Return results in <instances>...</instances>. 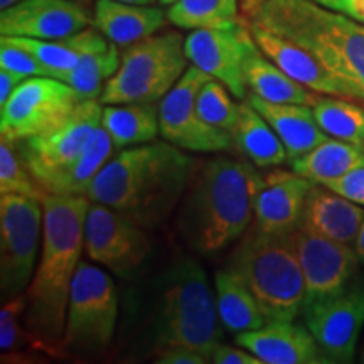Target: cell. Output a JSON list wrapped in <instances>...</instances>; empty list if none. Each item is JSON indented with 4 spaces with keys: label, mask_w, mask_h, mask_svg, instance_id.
<instances>
[{
    "label": "cell",
    "mask_w": 364,
    "mask_h": 364,
    "mask_svg": "<svg viewBox=\"0 0 364 364\" xmlns=\"http://www.w3.org/2000/svg\"><path fill=\"white\" fill-rule=\"evenodd\" d=\"M44 226L41 257L33 282L26 290V329L43 344L46 354L63 349L71 284L85 252V221L90 208L86 196L43 198Z\"/></svg>",
    "instance_id": "6da1fadb"
},
{
    "label": "cell",
    "mask_w": 364,
    "mask_h": 364,
    "mask_svg": "<svg viewBox=\"0 0 364 364\" xmlns=\"http://www.w3.org/2000/svg\"><path fill=\"white\" fill-rule=\"evenodd\" d=\"M193 177V159L171 142L122 149L88 191L91 203L110 206L139 226L156 228L171 215Z\"/></svg>",
    "instance_id": "7a4b0ae2"
},
{
    "label": "cell",
    "mask_w": 364,
    "mask_h": 364,
    "mask_svg": "<svg viewBox=\"0 0 364 364\" xmlns=\"http://www.w3.org/2000/svg\"><path fill=\"white\" fill-rule=\"evenodd\" d=\"M250 22L294 41L364 105V24L314 0H253Z\"/></svg>",
    "instance_id": "3957f363"
},
{
    "label": "cell",
    "mask_w": 364,
    "mask_h": 364,
    "mask_svg": "<svg viewBox=\"0 0 364 364\" xmlns=\"http://www.w3.org/2000/svg\"><path fill=\"white\" fill-rule=\"evenodd\" d=\"M263 181L250 162L215 157L204 164L182 203L179 226L184 238L203 255H216L235 243L255 216Z\"/></svg>",
    "instance_id": "277c9868"
},
{
    "label": "cell",
    "mask_w": 364,
    "mask_h": 364,
    "mask_svg": "<svg viewBox=\"0 0 364 364\" xmlns=\"http://www.w3.org/2000/svg\"><path fill=\"white\" fill-rule=\"evenodd\" d=\"M216 295L204 268L181 258L169 268L156 318V351L171 346L194 349L209 359L221 338Z\"/></svg>",
    "instance_id": "5b68a950"
},
{
    "label": "cell",
    "mask_w": 364,
    "mask_h": 364,
    "mask_svg": "<svg viewBox=\"0 0 364 364\" xmlns=\"http://www.w3.org/2000/svg\"><path fill=\"white\" fill-rule=\"evenodd\" d=\"M257 299L267 322L295 321L306 304V282L290 235L255 230L236 248L230 262Z\"/></svg>",
    "instance_id": "8992f818"
},
{
    "label": "cell",
    "mask_w": 364,
    "mask_h": 364,
    "mask_svg": "<svg viewBox=\"0 0 364 364\" xmlns=\"http://www.w3.org/2000/svg\"><path fill=\"white\" fill-rule=\"evenodd\" d=\"M186 38L177 31L127 46L120 68L102 91L103 105L159 103L188 70Z\"/></svg>",
    "instance_id": "52a82bcc"
},
{
    "label": "cell",
    "mask_w": 364,
    "mask_h": 364,
    "mask_svg": "<svg viewBox=\"0 0 364 364\" xmlns=\"http://www.w3.org/2000/svg\"><path fill=\"white\" fill-rule=\"evenodd\" d=\"M43 201L24 194H0V299L24 294L38 267L43 240Z\"/></svg>",
    "instance_id": "ba28073f"
},
{
    "label": "cell",
    "mask_w": 364,
    "mask_h": 364,
    "mask_svg": "<svg viewBox=\"0 0 364 364\" xmlns=\"http://www.w3.org/2000/svg\"><path fill=\"white\" fill-rule=\"evenodd\" d=\"M118 317V297L112 277L88 262H80L68 300L63 349L100 351L112 343Z\"/></svg>",
    "instance_id": "9c48e42d"
},
{
    "label": "cell",
    "mask_w": 364,
    "mask_h": 364,
    "mask_svg": "<svg viewBox=\"0 0 364 364\" xmlns=\"http://www.w3.org/2000/svg\"><path fill=\"white\" fill-rule=\"evenodd\" d=\"M83 102L71 85L51 76L27 78L0 107V135L16 145L61 125Z\"/></svg>",
    "instance_id": "30bf717a"
},
{
    "label": "cell",
    "mask_w": 364,
    "mask_h": 364,
    "mask_svg": "<svg viewBox=\"0 0 364 364\" xmlns=\"http://www.w3.org/2000/svg\"><path fill=\"white\" fill-rule=\"evenodd\" d=\"M211 76L191 65L169 93L159 102V125L164 140L189 152L218 154L235 147L230 132L206 124L196 108L199 90Z\"/></svg>",
    "instance_id": "8fae6325"
},
{
    "label": "cell",
    "mask_w": 364,
    "mask_h": 364,
    "mask_svg": "<svg viewBox=\"0 0 364 364\" xmlns=\"http://www.w3.org/2000/svg\"><path fill=\"white\" fill-rule=\"evenodd\" d=\"M144 228L110 206L91 203L85 221V253L91 262L129 277L150 255Z\"/></svg>",
    "instance_id": "7c38bea8"
},
{
    "label": "cell",
    "mask_w": 364,
    "mask_h": 364,
    "mask_svg": "<svg viewBox=\"0 0 364 364\" xmlns=\"http://www.w3.org/2000/svg\"><path fill=\"white\" fill-rule=\"evenodd\" d=\"M102 105L97 100H86L56 129L16 144L22 162L34 179L38 182L44 181L48 176L75 161L102 125Z\"/></svg>",
    "instance_id": "4fadbf2b"
},
{
    "label": "cell",
    "mask_w": 364,
    "mask_h": 364,
    "mask_svg": "<svg viewBox=\"0 0 364 364\" xmlns=\"http://www.w3.org/2000/svg\"><path fill=\"white\" fill-rule=\"evenodd\" d=\"M253 41L250 27L236 21L221 27L191 31L184 48L191 65L221 81L233 97L245 100L248 86L243 65Z\"/></svg>",
    "instance_id": "5bb4252c"
},
{
    "label": "cell",
    "mask_w": 364,
    "mask_h": 364,
    "mask_svg": "<svg viewBox=\"0 0 364 364\" xmlns=\"http://www.w3.org/2000/svg\"><path fill=\"white\" fill-rule=\"evenodd\" d=\"M306 326L331 363H351L364 327V285L304 306Z\"/></svg>",
    "instance_id": "9a60e30c"
},
{
    "label": "cell",
    "mask_w": 364,
    "mask_h": 364,
    "mask_svg": "<svg viewBox=\"0 0 364 364\" xmlns=\"http://www.w3.org/2000/svg\"><path fill=\"white\" fill-rule=\"evenodd\" d=\"M306 282V304L341 294L351 284L359 265L356 250L346 243L297 228L290 233Z\"/></svg>",
    "instance_id": "2e32d148"
},
{
    "label": "cell",
    "mask_w": 364,
    "mask_h": 364,
    "mask_svg": "<svg viewBox=\"0 0 364 364\" xmlns=\"http://www.w3.org/2000/svg\"><path fill=\"white\" fill-rule=\"evenodd\" d=\"M76 0H21L0 12V34L14 38L65 39L91 24Z\"/></svg>",
    "instance_id": "e0dca14e"
},
{
    "label": "cell",
    "mask_w": 364,
    "mask_h": 364,
    "mask_svg": "<svg viewBox=\"0 0 364 364\" xmlns=\"http://www.w3.org/2000/svg\"><path fill=\"white\" fill-rule=\"evenodd\" d=\"M314 186L297 172L273 171L265 177L255 201V225L267 235H290L300 226L304 204Z\"/></svg>",
    "instance_id": "ac0fdd59"
},
{
    "label": "cell",
    "mask_w": 364,
    "mask_h": 364,
    "mask_svg": "<svg viewBox=\"0 0 364 364\" xmlns=\"http://www.w3.org/2000/svg\"><path fill=\"white\" fill-rule=\"evenodd\" d=\"M236 343L252 351L263 364L331 363L309 327L294 321H273L257 331L236 334Z\"/></svg>",
    "instance_id": "d6986e66"
},
{
    "label": "cell",
    "mask_w": 364,
    "mask_h": 364,
    "mask_svg": "<svg viewBox=\"0 0 364 364\" xmlns=\"http://www.w3.org/2000/svg\"><path fill=\"white\" fill-rule=\"evenodd\" d=\"M250 31L260 51L297 83L318 95L351 100L348 88L329 75L311 53L300 48L294 41L272 33L255 22H250Z\"/></svg>",
    "instance_id": "ffe728a7"
},
{
    "label": "cell",
    "mask_w": 364,
    "mask_h": 364,
    "mask_svg": "<svg viewBox=\"0 0 364 364\" xmlns=\"http://www.w3.org/2000/svg\"><path fill=\"white\" fill-rule=\"evenodd\" d=\"M363 221V206L326 186L314 184L306 198L299 228L339 243L353 245L356 243Z\"/></svg>",
    "instance_id": "44dd1931"
},
{
    "label": "cell",
    "mask_w": 364,
    "mask_h": 364,
    "mask_svg": "<svg viewBox=\"0 0 364 364\" xmlns=\"http://www.w3.org/2000/svg\"><path fill=\"white\" fill-rule=\"evenodd\" d=\"M247 100L280 136L289 161L306 156L329 139L316 122L311 105L272 103L253 93H250Z\"/></svg>",
    "instance_id": "7402d4cb"
},
{
    "label": "cell",
    "mask_w": 364,
    "mask_h": 364,
    "mask_svg": "<svg viewBox=\"0 0 364 364\" xmlns=\"http://www.w3.org/2000/svg\"><path fill=\"white\" fill-rule=\"evenodd\" d=\"M76 39L80 44V61L65 81L75 88L83 102L98 100L107 81L120 68L122 54L118 46L110 43L97 27L80 31Z\"/></svg>",
    "instance_id": "603a6c76"
},
{
    "label": "cell",
    "mask_w": 364,
    "mask_h": 364,
    "mask_svg": "<svg viewBox=\"0 0 364 364\" xmlns=\"http://www.w3.org/2000/svg\"><path fill=\"white\" fill-rule=\"evenodd\" d=\"M166 22L167 12L162 9L122 0H98L93 14V26L118 48L157 34Z\"/></svg>",
    "instance_id": "cb8c5ba5"
},
{
    "label": "cell",
    "mask_w": 364,
    "mask_h": 364,
    "mask_svg": "<svg viewBox=\"0 0 364 364\" xmlns=\"http://www.w3.org/2000/svg\"><path fill=\"white\" fill-rule=\"evenodd\" d=\"M113 149L115 145H113L112 136L100 125L83 152L68 166L41 181V188L49 194L86 196L88 198V191L95 177L103 169L105 164L110 161Z\"/></svg>",
    "instance_id": "d4e9b609"
},
{
    "label": "cell",
    "mask_w": 364,
    "mask_h": 364,
    "mask_svg": "<svg viewBox=\"0 0 364 364\" xmlns=\"http://www.w3.org/2000/svg\"><path fill=\"white\" fill-rule=\"evenodd\" d=\"M245 80L248 90L253 95L272 103H299L312 105L321 98L316 91L306 88L297 81L285 75L279 66L273 65L265 54L260 51L257 43L250 46L245 58Z\"/></svg>",
    "instance_id": "484cf974"
},
{
    "label": "cell",
    "mask_w": 364,
    "mask_h": 364,
    "mask_svg": "<svg viewBox=\"0 0 364 364\" xmlns=\"http://www.w3.org/2000/svg\"><path fill=\"white\" fill-rule=\"evenodd\" d=\"M231 135L240 154L258 169L282 166L289 159L280 136L247 98L240 103L238 122Z\"/></svg>",
    "instance_id": "4316f807"
},
{
    "label": "cell",
    "mask_w": 364,
    "mask_h": 364,
    "mask_svg": "<svg viewBox=\"0 0 364 364\" xmlns=\"http://www.w3.org/2000/svg\"><path fill=\"white\" fill-rule=\"evenodd\" d=\"M215 295L218 316L226 331L241 334L257 331L267 324L257 299L250 292L247 284L230 268L216 272Z\"/></svg>",
    "instance_id": "83f0119b"
},
{
    "label": "cell",
    "mask_w": 364,
    "mask_h": 364,
    "mask_svg": "<svg viewBox=\"0 0 364 364\" xmlns=\"http://www.w3.org/2000/svg\"><path fill=\"white\" fill-rule=\"evenodd\" d=\"M102 127L118 150L154 142L161 134L159 103L107 105L103 108Z\"/></svg>",
    "instance_id": "f1b7e54d"
},
{
    "label": "cell",
    "mask_w": 364,
    "mask_h": 364,
    "mask_svg": "<svg viewBox=\"0 0 364 364\" xmlns=\"http://www.w3.org/2000/svg\"><path fill=\"white\" fill-rule=\"evenodd\" d=\"M290 162L292 171L299 176L306 177L314 184L324 186L358 167H364V147L339 139H327L306 156Z\"/></svg>",
    "instance_id": "f546056e"
},
{
    "label": "cell",
    "mask_w": 364,
    "mask_h": 364,
    "mask_svg": "<svg viewBox=\"0 0 364 364\" xmlns=\"http://www.w3.org/2000/svg\"><path fill=\"white\" fill-rule=\"evenodd\" d=\"M312 112L322 132L332 139L364 147V107L359 102L321 95Z\"/></svg>",
    "instance_id": "4dcf8cb0"
},
{
    "label": "cell",
    "mask_w": 364,
    "mask_h": 364,
    "mask_svg": "<svg viewBox=\"0 0 364 364\" xmlns=\"http://www.w3.org/2000/svg\"><path fill=\"white\" fill-rule=\"evenodd\" d=\"M238 0H176L167 11V21L179 29H208L238 21Z\"/></svg>",
    "instance_id": "1f68e13d"
},
{
    "label": "cell",
    "mask_w": 364,
    "mask_h": 364,
    "mask_svg": "<svg viewBox=\"0 0 364 364\" xmlns=\"http://www.w3.org/2000/svg\"><path fill=\"white\" fill-rule=\"evenodd\" d=\"M11 43L21 46L34 54L43 65L51 71L53 78L66 80L70 71L80 61V44L76 34L65 39H34V38H14V36H2Z\"/></svg>",
    "instance_id": "d6a6232c"
},
{
    "label": "cell",
    "mask_w": 364,
    "mask_h": 364,
    "mask_svg": "<svg viewBox=\"0 0 364 364\" xmlns=\"http://www.w3.org/2000/svg\"><path fill=\"white\" fill-rule=\"evenodd\" d=\"M228 90L221 81L211 78L199 90L196 98V108L204 122L218 129L233 132L240 115V105H236L228 95Z\"/></svg>",
    "instance_id": "836d02e7"
},
{
    "label": "cell",
    "mask_w": 364,
    "mask_h": 364,
    "mask_svg": "<svg viewBox=\"0 0 364 364\" xmlns=\"http://www.w3.org/2000/svg\"><path fill=\"white\" fill-rule=\"evenodd\" d=\"M26 309V292L7 300L2 306V311H0V349H2L4 356L21 351L24 348H34L39 349V351H44L43 344L26 329V326L22 327L19 324L21 317H24Z\"/></svg>",
    "instance_id": "e575fe53"
},
{
    "label": "cell",
    "mask_w": 364,
    "mask_h": 364,
    "mask_svg": "<svg viewBox=\"0 0 364 364\" xmlns=\"http://www.w3.org/2000/svg\"><path fill=\"white\" fill-rule=\"evenodd\" d=\"M0 194H24L41 201L46 194L22 159L16 156L14 145L6 140L0 144Z\"/></svg>",
    "instance_id": "d590c367"
},
{
    "label": "cell",
    "mask_w": 364,
    "mask_h": 364,
    "mask_svg": "<svg viewBox=\"0 0 364 364\" xmlns=\"http://www.w3.org/2000/svg\"><path fill=\"white\" fill-rule=\"evenodd\" d=\"M0 68L21 73L27 78H33V76H51L53 78L51 71L34 54L11 43L7 38L0 39Z\"/></svg>",
    "instance_id": "8d00e7d4"
},
{
    "label": "cell",
    "mask_w": 364,
    "mask_h": 364,
    "mask_svg": "<svg viewBox=\"0 0 364 364\" xmlns=\"http://www.w3.org/2000/svg\"><path fill=\"white\" fill-rule=\"evenodd\" d=\"M324 186L364 208V167H358V169L348 172L339 179L327 182Z\"/></svg>",
    "instance_id": "74e56055"
},
{
    "label": "cell",
    "mask_w": 364,
    "mask_h": 364,
    "mask_svg": "<svg viewBox=\"0 0 364 364\" xmlns=\"http://www.w3.org/2000/svg\"><path fill=\"white\" fill-rule=\"evenodd\" d=\"M209 363L215 364H263L252 351L245 348H231V346L218 343L213 349Z\"/></svg>",
    "instance_id": "f35d334b"
},
{
    "label": "cell",
    "mask_w": 364,
    "mask_h": 364,
    "mask_svg": "<svg viewBox=\"0 0 364 364\" xmlns=\"http://www.w3.org/2000/svg\"><path fill=\"white\" fill-rule=\"evenodd\" d=\"M156 363L159 364H206L209 359L194 349L182 348V346H171L157 351Z\"/></svg>",
    "instance_id": "ab89813d"
},
{
    "label": "cell",
    "mask_w": 364,
    "mask_h": 364,
    "mask_svg": "<svg viewBox=\"0 0 364 364\" xmlns=\"http://www.w3.org/2000/svg\"><path fill=\"white\" fill-rule=\"evenodd\" d=\"M314 2L364 24V0H314Z\"/></svg>",
    "instance_id": "60d3db41"
},
{
    "label": "cell",
    "mask_w": 364,
    "mask_h": 364,
    "mask_svg": "<svg viewBox=\"0 0 364 364\" xmlns=\"http://www.w3.org/2000/svg\"><path fill=\"white\" fill-rule=\"evenodd\" d=\"M26 80L27 76L21 75V73L0 68V107L9 102V98L16 93V90L19 88Z\"/></svg>",
    "instance_id": "b9f144b4"
},
{
    "label": "cell",
    "mask_w": 364,
    "mask_h": 364,
    "mask_svg": "<svg viewBox=\"0 0 364 364\" xmlns=\"http://www.w3.org/2000/svg\"><path fill=\"white\" fill-rule=\"evenodd\" d=\"M354 250H356L359 262L364 263V221L361 230H359V235L356 238V243H354Z\"/></svg>",
    "instance_id": "7bdbcfd3"
},
{
    "label": "cell",
    "mask_w": 364,
    "mask_h": 364,
    "mask_svg": "<svg viewBox=\"0 0 364 364\" xmlns=\"http://www.w3.org/2000/svg\"><path fill=\"white\" fill-rule=\"evenodd\" d=\"M17 2H21V0H0V9H9V7H12L14 4H17Z\"/></svg>",
    "instance_id": "ee69618b"
},
{
    "label": "cell",
    "mask_w": 364,
    "mask_h": 364,
    "mask_svg": "<svg viewBox=\"0 0 364 364\" xmlns=\"http://www.w3.org/2000/svg\"><path fill=\"white\" fill-rule=\"evenodd\" d=\"M122 2H129V4H140V6H150L156 0H122Z\"/></svg>",
    "instance_id": "f6af8a7d"
},
{
    "label": "cell",
    "mask_w": 364,
    "mask_h": 364,
    "mask_svg": "<svg viewBox=\"0 0 364 364\" xmlns=\"http://www.w3.org/2000/svg\"><path fill=\"white\" fill-rule=\"evenodd\" d=\"M159 2L164 4V6H171V4H174L176 0H159Z\"/></svg>",
    "instance_id": "bcb514c9"
},
{
    "label": "cell",
    "mask_w": 364,
    "mask_h": 364,
    "mask_svg": "<svg viewBox=\"0 0 364 364\" xmlns=\"http://www.w3.org/2000/svg\"><path fill=\"white\" fill-rule=\"evenodd\" d=\"M76 2H80V4H88V2H91V0H76Z\"/></svg>",
    "instance_id": "7dc6e473"
},
{
    "label": "cell",
    "mask_w": 364,
    "mask_h": 364,
    "mask_svg": "<svg viewBox=\"0 0 364 364\" xmlns=\"http://www.w3.org/2000/svg\"><path fill=\"white\" fill-rule=\"evenodd\" d=\"M253 0H243V6H248V4H252Z\"/></svg>",
    "instance_id": "c3c4849f"
}]
</instances>
